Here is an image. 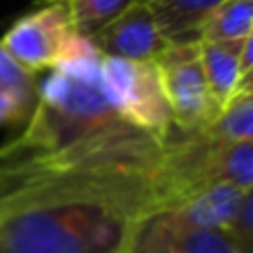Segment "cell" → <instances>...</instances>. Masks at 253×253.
Masks as SVG:
<instances>
[{
	"instance_id": "12",
	"label": "cell",
	"mask_w": 253,
	"mask_h": 253,
	"mask_svg": "<svg viewBox=\"0 0 253 253\" xmlns=\"http://www.w3.org/2000/svg\"><path fill=\"white\" fill-rule=\"evenodd\" d=\"M131 2L135 0H65L74 31L87 40L105 29Z\"/></svg>"
},
{
	"instance_id": "7",
	"label": "cell",
	"mask_w": 253,
	"mask_h": 253,
	"mask_svg": "<svg viewBox=\"0 0 253 253\" xmlns=\"http://www.w3.org/2000/svg\"><path fill=\"white\" fill-rule=\"evenodd\" d=\"M169 44L200 42L211 13L224 0H144Z\"/></svg>"
},
{
	"instance_id": "8",
	"label": "cell",
	"mask_w": 253,
	"mask_h": 253,
	"mask_svg": "<svg viewBox=\"0 0 253 253\" xmlns=\"http://www.w3.org/2000/svg\"><path fill=\"white\" fill-rule=\"evenodd\" d=\"M38 98V80L0 44V125L22 126Z\"/></svg>"
},
{
	"instance_id": "2",
	"label": "cell",
	"mask_w": 253,
	"mask_h": 253,
	"mask_svg": "<svg viewBox=\"0 0 253 253\" xmlns=\"http://www.w3.org/2000/svg\"><path fill=\"white\" fill-rule=\"evenodd\" d=\"M135 224L93 202H42L0 213V253H118Z\"/></svg>"
},
{
	"instance_id": "6",
	"label": "cell",
	"mask_w": 253,
	"mask_h": 253,
	"mask_svg": "<svg viewBox=\"0 0 253 253\" xmlns=\"http://www.w3.org/2000/svg\"><path fill=\"white\" fill-rule=\"evenodd\" d=\"M89 42L105 58L133 62H156L171 47L144 0L131 2L105 29L89 38Z\"/></svg>"
},
{
	"instance_id": "1",
	"label": "cell",
	"mask_w": 253,
	"mask_h": 253,
	"mask_svg": "<svg viewBox=\"0 0 253 253\" xmlns=\"http://www.w3.org/2000/svg\"><path fill=\"white\" fill-rule=\"evenodd\" d=\"M96 49L65 58L38 83L36 107L0 144V213L42 202H93L138 227L156 215L167 144L125 123L102 91Z\"/></svg>"
},
{
	"instance_id": "9",
	"label": "cell",
	"mask_w": 253,
	"mask_h": 253,
	"mask_svg": "<svg viewBox=\"0 0 253 253\" xmlns=\"http://www.w3.org/2000/svg\"><path fill=\"white\" fill-rule=\"evenodd\" d=\"M198 56L205 71L211 96L215 98L220 109H227L236 96V89L242 80L240 69V42H198Z\"/></svg>"
},
{
	"instance_id": "11",
	"label": "cell",
	"mask_w": 253,
	"mask_h": 253,
	"mask_svg": "<svg viewBox=\"0 0 253 253\" xmlns=\"http://www.w3.org/2000/svg\"><path fill=\"white\" fill-rule=\"evenodd\" d=\"M253 29V0H224L207 20L200 40L242 42Z\"/></svg>"
},
{
	"instance_id": "10",
	"label": "cell",
	"mask_w": 253,
	"mask_h": 253,
	"mask_svg": "<svg viewBox=\"0 0 253 253\" xmlns=\"http://www.w3.org/2000/svg\"><path fill=\"white\" fill-rule=\"evenodd\" d=\"M213 182L253 189V140H215L213 138Z\"/></svg>"
},
{
	"instance_id": "19",
	"label": "cell",
	"mask_w": 253,
	"mask_h": 253,
	"mask_svg": "<svg viewBox=\"0 0 253 253\" xmlns=\"http://www.w3.org/2000/svg\"><path fill=\"white\" fill-rule=\"evenodd\" d=\"M118 253H126V251H125V249H123V251H118Z\"/></svg>"
},
{
	"instance_id": "15",
	"label": "cell",
	"mask_w": 253,
	"mask_h": 253,
	"mask_svg": "<svg viewBox=\"0 0 253 253\" xmlns=\"http://www.w3.org/2000/svg\"><path fill=\"white\" fill-rule=\"evenodd\" d=\"M229 231L247 251L253 253V189L245 191L242 205L238 209V215L231 222Z\"/></svg>"
},
{
	"instance_id": "17",
	"label": "cell",
	"mask_w": 253,
	"mask_h": 253,
	"mask_svg": "<svg viewBox=\"0 0 253 253\" xmlns=\"http://www.w3.org/2000/svg\"><path fill=\"white\" fill-rule=\"evenodd\" d=\"M242 100H253V71L242 76L240 84H238V89H236V96H233V100L229 102V105L242 102Z\"/></svg>"
},
{
	"instance_id": "14",
	"label": "cell",
	"mask_w": 253,
	"mask_h": 253,
	"mask_svg": "<svg viewBox=\"0 0 253 253\" xmlns=\"http://www.w3.org/2000/svg\"><path fill=\"white\" fill-rule=\"evenodd\" d=\"M205 133L215 140H253V100L229 105Z\"/></svg>"
},
{
	"instance_id": "13",
	"label": "cell",
	"mask_w": 253,
	"mask_h": 253,
	"mask_svg": "<svg viewBox=\"0 0 253 253\" xmlns=\"http://www.w3.org/2000/svg\"><path fill=\"white\" fill-rule=\"evenodd\" d=\"M162 249H175L178 253H249L231 236L229 229L173 233V236L165 238L156 251Z\"/></svg>"
},
{
	"instance_id": "18",
	"label": "cell",
	"mask_w": 253,
	"mask_h": 253,
	"mask_svg": "<svg viewBox=\"0 0 253 253\" xmlns=\"http://www.w3.org/2000/svg\"><path fill=\"white\" fill-rule=\"evenodd\" d=\"M153 253H178L175 249H162V251H153Z\"/></svg>"
},
{
	"instance_id": "3",
	"label": "cell",
	"mask_w": 253,
	"mask_h": 253,
	"mask_svg": "<svg viewBox=\"0 0 253 253\" xmlns=\"http://www.w3.org/2000/svg\"><path fill=\"white\" fill-rule=\"evenodd\" d=\"M102 91L125 123L169 142L175 126L156 62H133L102 56Z\"/></svg>"
},
{
	"instance_id": "16",
	"label": "cell",
	"mask_w": 253,
	"mask_h": 253,
	"mask_svg": "<svg viewBox=\"0 0 253 253\" xmlns=\"http://www.w3.org/2000/svg\"><path fill=\"white\" fill-rule=\"evenodd\" d=\"M240 69H242V76L253 71V29L240 42Z\"/></svg>"
},
{
	"instance_id": "4",
	"label": "cell",
	"mask_w": 253,
	"mask_h": 253,
	"mask_svg": "<svg viewBox=\"0 0 253 253\" xmlns=\"http://www.w3.org/2000/svg\"><path fill=\"white\" fill-rule=\"evenodd\" d=\"M169 102L173 126L182 133H202L220 118L222 109L211 96L198 56V42L171 44L156 60Z\"/></svg>"
},
{
	"instance_id": "5",
	"label": "cell",
	"mask_w": 253,
	"mask_h": 253,
	"mask_svg": "<svg viewBox=\"0 0 253 253\" xmlns=\"http://www.w3.org/2000/svg\"><path fill=\"white\" fill-rule=\"evenodd\" d=\"M76 36L65 0H47L13 20L0 44L22 69L36 76L38 71H51Z\"/></svg>"
}]
</instances>
